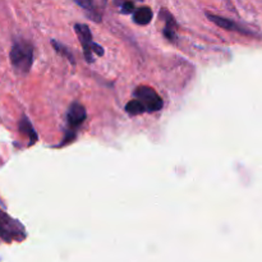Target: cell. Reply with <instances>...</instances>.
<instances>
[{
  "mask_svg": "<svg viewBox=\"0 0 262 262\" xmlns=\"http://www.w3.org/2000/svg\"><path fill=\"white\" fill-rule=\"evenodd\" d=\"M10 63L17 73L27 74L33 63V46L26 40H15L10 49Z\"/></svg>",
  "mask_w": 262,
  "mask_h": 262,
  "instance_id": "6da1fadb",
  "label": "cell"
},
{
  "mask_svg": "<svg viewBox=\"0 0 262 262\" xmlns=\"http://www.w3.org/2000/svg\"><path fill=\"white\" fill-rule=\"evenodd\" d=\"M133 95H135L136 99H138L145 105L147 113H156L163 109V99L159 96V94L152 87L140 86L135 90Z\"/></svg>",
  "mask_w": 262,
  "mask_h": 262,
  "instance_id": "7a4b0ae2",
  "label": "cell"
},
{
  "mask_svg": "<svg viewBox=\"0 0 262 262\" xmlns=\"http://www.w3.org/2000/svg\"><path fill=\"white\" fill-rule=\"evenodd\" d=\"M74 31H76L77 36H78V40L81 41L82 48H83V54L84 58L89 63H92L94 59H92V50H91V45H92V33L90 31L89 26L83 25V23H77L74 26Z\"/></svg>",
  "mask_w": 262,
  "mask_h": 262,
  "instance_id": "3957f363",
  "label": "cell"
},
{
  "mask_svg": "<svg viewBox=\"0 0 262 262\" xmlns=\"http://www.w3.org/2000/svg\"><path fill=\"white\" fill-rule=\"evenodd\" d=\"M86 118L87 113L83 105L79 104V102L71 104V106L68 109V114H67V120H68V124L72 128V130L79 127L86 120Z\"/></svg>",
  "mask_w": 262,
  "mask_h": 262,
  "instance_id": "277c9868",
  "label": "cell"
},
{
  "mask_svg": "<svg viewBox=\"0 0 262 262\" xmlns=\"http://www.w3.org/2000/svg\"><path fill=\"white\" fill-rule=\"evenodd\" d=\"M207 18L211 20L212 23H215L216 26H219L220 28H224L227 31H233V32H239V33H246L247 35L248 31H246L245 28L241 27L238 23H235L234 20L229 19V18L222 17V15L211 14V13H207Z\"/></svg>",
  "mask_w": 262,
  "mask_h": 262,
  "instance_id": "5b68a950",
  "label": "cell"
},
{
  "mask_svg": "<svg viewBox=\"0 0 262 262\" xmlns=\"http://www.w3.org/2000/svg\"><path fill=\"white\" fill-rule=\"evenodd\" d=\"M160 18L164 20V22H165V26H164V31H163L164 36H165L169 41H171V42H176L177 22H176V19H174V17L171 15V13H169L166 9H161L160 10Z\"/></svg>",
  "mask_w": 262,
  "mask_h": 262,
  "instance_id": "8992f818",
  "label": "cell"
},
{
  "mask_svg": "<svg viewBox=\"0 0 262 262\" xmlns=\"http://www.w3.org/2000/svg\"><path fill=\"white\" fill-rule=\"evenodd\" d=\"M74 2L87 13V15H89L92 20H95V22H100V20H101V14H100V12L97 10L94 0H74Z\"/></svg>",
  "mask_w": 262,
  "mask_h": 262,
  "instance_id": "52a82bcc",
  "label": "cell"
},
{
  "mask_svg": "<svg viewBox=\"0 0 262 262\" xmlns=\"http://www.w3.org/2000/svg\"><path fill=\"white\" fill-rule=\"evenodd\" d=\"M152 19V10L150 7H141L133 12V20L140 26H146Z\"/></svg>",
  "mask_w": 262,
  "mask_h": 262,
  "instance_id": "ba28073f",
  "label": "cell"
},
{
  "mask_svg": "<svg viewBox=\"0 0 262 262\" xmlns=\"http://www.w3.org/2000/svg\"><path fill=\"white\" fill-rule=\"evenodd\" d=\"M19 130L27 136L31 143H35L37 141V135H36L35 129H33L32 124H31L30 119L27 117H23L22 120L19 122Z\"/></svg>",
  "mask_w": 262,
  "mask_h": 262,
  "instance_id": "9c48e42d",
  "label": "cell"
},
{
  "mask_svg": "<svg viewBox=\"0 0 262 262\" xmlns=\"http://www.w3.org/2000/svg\"><path fill=\"white\" fill-rule=\"evenodd\" d=\"M125 112L129 115H140L146 113V107L142 102L138 99L130 100L127 105H125Z\"/></svg>",
  "mask_w": 262,
  "mask_h": 262,
  "instance_id": "30bf717a",
  "label": "cell"
},
{
  "mask_svg": "<svg viewBox=\"0 0 262 262\" xmlns=\"http://www.w3.org/2000/svg\"><path fill=\"white\" fill-rule=\"evenodd\" d=\"M51 45L54 46V49H55L56 53H59L61 56H64V58L68 59V60L71 61L72 64L76 63V60H74V55H73V54H72V51L69 50L68 46L63 45V43L58 42V41H55V40L51 41Z\"/></svg>",
  "mask_w": 262,
  "mask_h": 262,
  "instance_id": "8fae6325",
  "label": "cell"
},
{
  "mask_svg": "<svg viewBox=\"0 0 262 262\" xmlns=\"http://www.w3.org/2000/svg\"><path fill=\"white\" fill-rule=\"evenodd\" d=\"M120 10H122L123 14H130V13L135 12V3L130 2V0H125V2L120 5Z\"/></svg>",
  "mask_w": 262,
  "mask_h": 262,
  "instance_id": "7c38bea8",
  "label": "cell"
},
{
  "mask_svg": "<svg viewBox=\"0 0 262 262\" xmlns=\"http://www.w3.org/2000/svg\"><path fill=\"white\" fill-rule=\"evenodd\" d=\"M91 50H92V53L97 54V55H99V56H102V55H104V48H102L101 45H99V43L92 42V45H91Z\"/></svg>",
  "mask_w": 262,
  "mask_h": 262,
  "instance_id": "4fadbf2b",
  "label": "cell"
},
{
  "mask_svg": "<svg viewBox=\"0 0 262 262\" xmlns=\"http://www.w3.org/2000/svg\"><path fill=\"white\" fill-rule=\"evenodd\" d=\"M124 2L125 0H114V4L118 5V7H120V5H122Z\"/></svg>",
  "mask_w": 262,
  "mask_h": 262,
  "instance_id": "5bb4252c",
  "label": "cell"
},
{
  "mask_svg": "<svg viewBox=\"0 0 262 262\" xmlns=\"http://www.w3.org/2000/svg\"><path fill=\"white\" fill-rule=\"evenodd\" d=\"M4 233H5V229H4V227H3L2 222H0V235H4Z\"/></svg>",
  "mask_w": 262,
  "mask_h": 262,
  "instance_id": "9a60e30c",
  "label": "cell"
},
{
  "mask_svg": "<svg viewBox=\"0 0 262 262\" xmlns=\"http://www.w3.org/2000/svg\"><path fill=\"white\" fill-rule=\"evenodd\" d=\"M102 2H104V4H105V3H106V2H107V0H102Z\"/></svg>",
  "mask_w": 262,
  "mask_h": 262,
  "instance_id": "2e32d148",
  "label": "cell"
}]
</instances>
